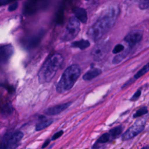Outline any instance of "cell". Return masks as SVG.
<instances>
[{
	"label": "cell",
	"instance_id": "277c9868",
	"mask_svg": "<svg viewBox=\"0 0 149 149\" xmlns=\"http://www.w3.org/2000/svg\"><path fill=\"white\" fill-rule=\"evenodd\" d=\"M80 30V22L75 17H71L62 36L61 40L63 41H69L74 39L77 36Z\"/></svg>",
	"mask_w": 149,
	"mask_h": 149
},
{
	"label": "cell",
	"instance_id": "d4e9b609",
	"mask_svg": "<svg viewBox=\"0 0 149 149\" xmlns=\"http://www.w3.org/2000/svg\"><path fill=\"white\" fill-rule=\"evenodd\" d=\"M18 5H19V3H18V2L17 1H16L15 2H13L12 3H11L9 6L8 9V11L9 12H12V11L15 10L18 8Z\"/></svg>",
	"mask_w": 149,
	"mask_h": 149
},
{
	"label": "cell",
	"instance_id": "9a60e30c",
	"mask_svg": "<svg viewBox=\"0 0 149 149\" xmlns=\"http://www.w3.org/2000/svg\"><path fill=\"white\" fill-rule=\"evenodd\" d=\"M90 44L88 40H81L79 41H74L72 43L71 46L74 48H77L80 49H84L90 46Z\"/></svg>",
	"mask_w": 149,
	"mask_h": 149
},
{
	"label": "cell",
	"instance_id": "5b68a950",
	"mask_svg": "<svg viewBox=\"0 0 149 149\" xmlns=\"http://www.w3.org/2000/svg\"><path fill=\"white\" fill-rule=\"evenodd\" d=\"M110 49V45L108 42H102L95 46L91 54L94 61H100L104 59Z\"/></svg>",
	"mask_w": 149,
	"mask_h": 149
},
{
	"label": "cell",
	"instance_id": "7402d4cb",
	"mask_svg": "<svg viewBox=\"0 0 149 149\" xmlns=\"http://www.w3.org/2000/svg\"><path fill=\"white\" fill-rule=\"evenodd\" d=\"M109 134L106 133L103 134L98 139V140H97V143H100V144L105 143L107 142V141L109 140Z\"/></svg>",
	"mask_w": 149,
	"mask_h": 149
},
{
	"label": "cell",
	"instance_id": "f546056e",
	"mask_svg": "<svg viewBox=\"0 0 149 149\" xmlns=\"http://www.w3.org/2000/svg\"><path fill=\"white\" fill-rule=\"evenodd\" d=\"M50 141H51V140H49V139H47V140H46L45 141V142L43 143V144L42 145V147H41V148H42V149H44V148H45L49 144V143H50Z\"/></svg>",
	"mask_w": 149,
	"mask_h": 149
},
{
	"label": "cell",
	"instance_id": "7a4b0ae2",
	"mask_svg": "<svg viewBox=\"0 0 149 149\" xmlns=\"http://www.w3.org/2000/svg\"><path fill=\"white\" fill-rule=\"evenodd\" d=\"M63 60L62 56L59 54H55L48 58L38 72V77L40 83L49 82L55 75Z\"/></svg>",
	"mask_w": 149,
	"mask_h": 149
},
{
	"label": "cell",
	"instance_id": "f1b7e54d",
	"mask_svg": "<svg viewBox=\"0 0 149 149\" xmlns=\"http://www.w3.org/2000/svg\"><path fill=\"white\" fill-rule=\"evenodd\" d=\"M140 95H141V91H140V90H137V91L134 94V95L132 96V97L131 98L130 100H132V101H135V100H137V99L139 98V97L140 96Z\"/></svg>",
	"mask_w": 149,
	"mask_h": 149
},
{
	"label": "cell",
	"instance_id": "484cf974",
	"mask_svg": "<svg viewBox=\"0 0 149 149\" xmlns=\"http://www.w3.org/2000/svg\"><path fill=\"white\" fill-rule=\"evenodd\" d=\"M17 0H0V6L6 5L12 2H15Z\"/></svg>",
	"mask_w": 149,
	"mask_h": 149
},
{
	"label": "cell",
	"instance_id": "8fae6325",
	"mask_svg": "<svg viewBox=\"0 0 149 149\" xmlns=\"http://www.w3.org/2000/svg\"><path fill=\"white\" fill-rule=\"evenodd\" d=\"M23 133L21 132L14 133L8 140L6 149H16L19 145V143L23 137Z\"/></svg>",
	"mask_w": 149,
	"mask_h": 149
},
{
	"label": "cell",
	"instance_id": "2e32d148",
	"mask_svg": "<svg viewBox=\"0 0 149 149\" xmlns=\"http://www.w3.org/2000/svg\"><path fill=\"white\" fill-rule=\"evenodd\" d=\"M13 111V108L10 102H6L1 108V113L3 116L10 115Z\"/></svg>",
	"mask_w": 149,
	"mask_h": 149
},
{
	"label": "cell",
	"instance_id": "7c38bea8",
	"mask_svg": "<svg viewBox=\"0 0 149 149\" xmlns=\"http://www.w3.org/2000/svg\"><path fill=\"white\" fill-rule=\"evenodd\" d=\"M70 105L71 102H66L50 107L45 111V113L47 115L51 116L58 115L67 109Z\"/></svg>",
	"mask_w": 149,
	"mask_h": 149
},
{
	"label": "cell",
	"instance_id": "4fadbf2b",
	"mask_svg": "<svg viewBox=\"0 0 149 149\" xmlns=\"http://www.w3.org/2000/svg\"><path fill=\"white\" fill-rule=\"evenodd\" d=\"M73 12L74 14L75 17L83 23H86L87 20V12L84 9L80 7H74L73 9Z\"/></svg>",
	"mask_w": 149,
	"mask_h": 149
},
{
	"label": "cell",
	"instance_id": "ffe728a7",
	"mask_svg": "<svg viewBox=\"0 0 149 149\" xmlns=\"http://www.w3.org/2000/svg\"><path fill=\"white\" fill-rule=\"evenodd\" d=\"M122 132V127L120 126L112 128L109 130V135L112 136L113 137H116L119 136Z\"/></svg>",
	"mask_w": 149,
	"mask_h": 149
},
{
	"label": "cell",
	"instance_id": "4dcf8cb0",
	"mask_svg": "<svg viewBox=\"0 0 149 149\" xmlns=\"http://www.w3.org/2000/svg\"><path fill=\"white\" fill-rule=\"evenodd\" d=\"M141 149H149V146H145L143 147Z\"/></svg>",
	"mask_w": 149,
	"mask_h": 149
},
{
	"label": "cell",
	"instance_id": "6da1fadb",
	"mask_svg": "<svg viewBox=\"0 0 149 149\" xmlns=\"http://www.w3.org/2000/svg\"><path fill=\"white\" fill-rule=\"evenodd\" d=\"M117 15L118 11L114 8L106 10L88 29V37L93 41L100 39L113 26Z\"/></svg>",
	"mask_w": 149,
	"mask_h": 149
},
{
	"label": "cell",
	"instance_id": "d6986e66",
	"mask_svg": "<svg viewBox=\"0 0 149 149\" xmlns=\"http://www.w3.org/2000/svg\"><path fill=\"white\" fill-rule=\"evenodd\" d=\"M149 71V63L144 65L139 71L137 72V73L134 75L135 79H139L144 74H145L147 72Z\"/></svg>",
	"mask_w": 149,
	"mask_h": 149
},
{
	"label": "cell",
	"instance_id": "603a6c76",
	"mask_svg": "<svg viewBox=\"0 0 149 149\" xmlns=\"http://www.w3.org/2000/svg\"><path fill=\"white\" fill-rule=\"evenodd\" d=\"M139 8L143 10L149 8V0H140Z\"/></svg>",
	"mask_w": 149,
	"mask_h": 149
},
{
	"label": "cell",
	"instance_id": "5bb4252c",
	"mask_svg": "<svg viewBox=\"0 0 149 149\" xmlns=\"http://www.w3.org/2000/svg\"><path fill=\"white\" fill-rule=\"evenodd\" d=\"M101 73V70L98 68H93L86 72L83 76V79L85 81H89L96 77Z\"/></svg>",
	"mask_w": 149,
	"mask_h": 149
},
{
	"label": "cell",
	"instance_id": "1f68e13d",
	"mask_svg": "<svg viewBox=\"0 0 149 149\" xmlns=\"http://www.w3.org/2000/svg\"><path fill=\"white\" fill-rule=\"evenodd\" d=\"M86 1L90 2V1H96V0H86Z\"/></svg>",
	"mask_w": 149,
	"mask_h": 149
},
{
	"label": "cell",
	"instance_id": "ba28073f",
	"mask_svg": "<svg viewBox=\"0 0 149 149\" xmlns=\"http://www.w3.org/2000/svg\"><path fill=\"white\" fill-rule=\"evenodd\" d=\"M14 52V48L10 44L0 47V68L6 65Z\"/></svg>",
	"mask_w": 149,
	"mask_h": 149
},
{
	"label": "cell",
	"instance_id": "ac0fdd59",
	"mask_svg": "<svg viewBox=\"0 0 149 149\" xmlns=\"http://www.w3.org/2000/svg\"><path fill=\"white\" fill-rule=\"evenodd\" d=\"M128 52H129V51L127 50V51H124L123 52H122V53H121L120 54H118V55H116L113 58V59L112 60V62L113 63H115V64L120 62L126 56V55H127Z\"/></svg>",
	"mask_w": 149,
	"mask_h": 149
},
{
	"label": "cell",
	"instance_id": "cb8c5ba5",
	"mask_svg": "<svg viewBox=\"0 0 149 149\" xmlns=\"http://www.w3.org/2000/svg\"><path fill=\"white\" fill-rule=\"evenodd\" d=\"M123 49H124V46L122 44H118L115 45V47L113 49L112 52L113 54H118V53L122 52L123 51Z\"/></svg>",
	"mask_w": 149,
	"mask_h": 149
},
{
	"label": "cell",
	"instance_id": "52a82bcc",
	"mask_svg": "<svg viewBox=\"0 0 149 149\" xmlns=\"http://www.w3.org/2000/svg\"><path fill=\"white\" fill-rule=\"evenodd\" d=\"M144 128V125L141 122H137L133 126L130 127L122 135L123 140H129L140 133Z\"/></svg>",
	"mask_w": 149,
	"mask_h": 149
},
{
	"label": "cell",
	"instance_id": "9c48e42d",
	"mask_svg": "<svg viewBox=\"0 0 149 149\" xmlns=\"http://www.w3.org/2000/svg\"><path fill=\"white\" fill-rule=\"evenodd\" d=\"M143 32L140 30L130 31L124 38V41L127 43L130 48L133 47L142 39Z\"/></svg>",
	"mask_w": 149,
	"mask_h": 149
},
{
	"label": "cell",
	"instance_id": "e0dca14e",
	"mask_svg": "<svg viewBox=\"0 0 149 149\" xmlns=\"http://www.w3.org/2000/svg\"><path fill=\"white\" fill-rule=\"evenodd\" d=\"M53 122L52 120H42V122L38 123L36 126V130L40 131L41 130L48 126H49Z\"/></svg>",
	"mask_w": 149,
	"mask_h": 149
},
{
	"label": "cell",
	"instance_id": "3957f363",
	"mask_svg": "<svg viewBox=\"0 0 149 149\" xmlns=\"http://www.w3.org/2000/svg\"><path fill=\"white\" fill-rule=\"evenodd\" d=\"M80 72V68L77 64L68 67L63 72L57 84L56 91L61 94L70 90L79 77Z\"/></svg>",
	"mask_w": 149,
	"mask_h": 149
},
{
	"label": "cell",
	"instance_id": "8992f818",
	"mask_svg": "<svg viewBox=\"0 0 149 149\" xmlns=\"http://www.w3.org/2000/svg\"><path fill=\"white\" fill-rule=\"evenodd\" d=\"M44 0H26L23 5V12L26 16L35 14L40 9Z\"/></svg>",
	"mask_w": 149,
	"mask_h": 149
},
{
	"label": "cell",
	"instance_id": "83f0119b",
	"mask_svg": "<svg viewBox=\"0 0 149 149\" xmlns=\"http://www.w3.org/2000/svg\"><path fill=\"white\" fill-rule=\"evenodd\" d=\"M8 139H6L5 137L2 141L0 143V149H6L7 147V143H8Z\"/></svg>",
	"mask_w": 149,
	"mask_h": 149
},
{
	"label": "cell",
	"instance_id": "30bf717a",
	"mask_svg": "<svg viewBox=\"0 0 149 149\" xmlns=\"http://www.w3.org/2000/svg\"><path fill=\"white\" fill-rule=\"evenodd\" d=\"M44 36V32L42 30L33 34L32 36L26 39L24 42L25 48L29 50L36 48L41 42Z\"/></svg>",
	"mask_w": 149,
	"mask_h": 149
},
{
	"label": "cell",
	"instance_id": "44dd1931",
	"mask_svg": "<svg viewBox=\"0 0 149 149\" xmlns=\"http://www.w3.org/2000/svg\"><path fill=\"white\" fill-rule=\"evenodd\" d=\"M147 112H148V110H147V107H144L141 108H140L139 109H138V110L136 112V113L133 115V118H136L139 117V116H141V115H143L146 114Z\"/></svg>",
	"mask_w": 149,
	"mask_h": 149
},
{
	"label": "cell",
	"instance_id": "4316f807",
	"mask_svg": "<svg viewBox=\"0 0 149 149\" xmlns=\"http://www.w3.org/2000/svg\"><path fill=\"white\" fill-rule=\"evenodd\" d=\"M63 132L62 130H60V131L56 132V133H55V134L53 135V136L52 137L51 140H55L58 139L59 137H60L63 134Z\"/></svg>",
	"mask_w": 149,
	"mask_h": 149
}]
</instances>
